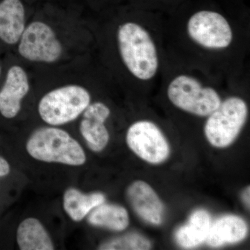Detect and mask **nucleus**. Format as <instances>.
I'll return each mask as SVG.
<instances>
[{"label":"nucleus","instance_id":"18","mask_svg":"<svg viewBox=\"0 0 250 250\" xmlns=\"http://www.w3.org/2000/svg\"><path fill=\"white\" fill-rule=\"evenodd\" d=\"M152 248L150 241L139 233H133L120 238H114L104 243L100 250H149Z\"/></svg>","mask_w":250,"mask_h":250},{"label":"nucleus","instance_id":"8","mask_svg":"<svg viewBox=\"0 0 250 250\" xmlns=\"http://www.w3.org/2000/svg\"><path fill=\"white\" fill-rule=\"evenodd\" d=\"M126 143L136 155L150 164H161L170 155L165 136L152 121L142 120L133 123L126 134Z\"/></svg>","mask_w":250,"mask_h":250},{"label":"nucleus","instance_id":"23","mask_svg":"<svg viewBox=\"0 0 250 250\" xmlns=\"http://www.w3.org/2000/svg\"><path fill=\"white\" fill-rule=\"evenodd\" d=\"M1 65H0V76H1Z\"/></svg>","mask_w":250,"mask_h":250},{"label":"nucleus","instance_id":"19","mask_svg":"<svg viewBox=\"0 0 250 250\" xmlns=\"http://www.w3.org/2000/svg\"><path fill=\"white\" fill-rule=\"evenodd\" d=\"M187 0H126L125 4L151 12L166 14Z\"/></svg>","mask_w":250,"mask_h":250},{"label":"nucleus","instance_id":"9","mask_svg":"<svg viewBox=\"0 0 250 250\" xmlns=\"http://www.w3.org/2000/svg\"><path fill=\"white\" fill-rule=\"evenodd\" d=\"M30 90L27 72L21 65H12L8 69L0 90V113L7 119L18 116L23 99Z\"/></svg>","mask_w":250,"mask_h":250},{"label":"nucleus","instance_id":"6","mask_svg":"<svg viewBox=\"0 0 250 250\" xmlns=\"http://www.w3.org/2000/svg\"><path fill=\"white\" fill-rule=\"evenodd\" d=\"M248 117L246 102L236 95L228 97L207 117L205 125L206 137L214 147H228L241 132Z\"/></svg>","mask_w":250,"mask_h":250},{"label":"nucleus","instance_id":"20","mask_svg":"<svg viewBox=\"0 0 250 250\" xmlns=\"http://www.w3.org/2000/svg\"><path fill=\"white\" fill-rule=\"evenodd\" d=\"M92 3L99 9L110 10L123 4H125L126 0H90Z\"/></svg>","mask_w":250,"mask_h":250},{"label":"nucleus","instance_id":"13","mask_svg":"<svg viewBox=\"0 0 250 250\" xmlns=\"http://www.w3.org/2000/svg\"><path fill=\"white\" fill-rule=\"evenodd\" d=\"M248 234V226L243 218L236 215H226L218 219L208 231L207 241L208 246L217 248L228 243L243 241Z\"/></svg>","mask_w":250,"mask_h":250},{"label":"nucleus","instance_id":"10","mask_svg":"<svg viewBox=\"0 0 250 250\" xmlns=\"http://www.w3.org/2000/svg\"><path fill=\"white\" fill-rule=\"evenodd\" d=\"M111 115V110L103 102L91 103L82 113L80 132L93 152L103 151L109 141V134L105 123Z\"/></svg>","mask_w":250,"mask_h":250},{"label":"nucleus","instance_id":"7","mask_svg":"<svg viewBox=\"0 0 250 250\" xmlns=\"http://www.w3.org/2000/svg\"><path fill=\"white\" fill-rule=\"evenodd\" d=\"M18 52L27 62L52 64L61 60L63 45L54 28L45 21H31L20 38Z\"/></svg>","mask_w":250,"mask_h":250},{"label":"nucleus","instance_id":"4","mask_svg":"<svg viewBox=\"0 0 250 250\" xmlns=\"http://www.w3.org/2000/svg\"><path fill=\"white\" fill-rule=\"evenodd\" d=\"M29 155L36 160L65 165H83L84 151L76 140L64 130L46 126L33 133L27 143Z\"/></svg>","mask_w":250,"mask_h":250},{"label":"nucleus","instance_id":"14","mask_svg":"<svg viewBox=\"0 0 250 250\" xmlns=\"http://www.w3.org/2000/svg\"><path fill=\"white\" fill-rule=\"evenodd\" d=\"M210 226L209 213L205 210H197L190 215L188 223L177 230L176 241L186 249L195 248L207 240Z\"/></svg>","mask_w":250,"mask_h":250},{"label":"nucleus","instance_id":"5","mask_svg":"<svg viewBox=\"0 0 250 250\" xmlns=\"http://www.w3.org/2000/svg\"><path fill=\"white\" fill-rule=\"evenodd\" d=\"M90 103L91 95L86 88L67 84L46 93L39 102L38 109L42 121L56 126L76 120Z\"/></svg>","mask_w":250,"mask_h":250},{"label":"nucleus","instance_id":"1","mask_svg":"<svg viewBox=\"0 0 250 250\" xmlns=\"http://www.w3.org/2000/svg\"><path fill=\"white\" fill-rule=\"evenodd\" d=\"M161 19L167 60L241 80L249 52L248 0H187Z\"/></svg>","mask_w":250,"mask_h":250},{"label":"nucleus","instance_id":"2","mask_svg":"<svg viewBox=\"0 0 250 250\" xmlns=\"http://www.w3.org/2000/svg\"><path fill=\"white\" fill-rule=\"evenodd\" d=\"M121 19L114 31L118 62L128 81L148 85L162 81L166 64L161 14L118 6Z\"/></svg>","mask_w":250,"mask_h":250},{"label":"nucleus","instance_id":"16","mask_svg":"<svg viewBox=\"0 0 250 250\" xmlns=\"http://www.w3.org/2000/svg\"><path fill=\"white\" fill-rule=\"evenodd\" d=\"M105 196L101 192L83 194L76 188L67 189L63 196V207L74 221H81L95 207L104 203Z\"/></svg>","mask_w":250,"mask_h":250},{"label":"nucleus","instance_id":"3","mask_svg":"<svg viewBox=\"0 0 250 250\" xmlns=\"http://www.w3.org/2000/svg\"><path fill=\"white\" fill-rule=\"evenodd\" d=\"M211 78L216 77L166 59L161 82H166V95L176 108L193 116L207 118L223 101L218 90L207 83Z\"/></svg>","mask_w":250,"mask_h":250},{"label":"nucleus","instance_id":"17","mask_svg":"<svg viewBox=\"0 0 250 250\" xmlns=\"http://www.w3.org/2000/svg\"><path fill=\"white\" fill-rule=\"evenodd\" d=\"M88 221L93 226L123 231L129 225V218L124 207L103 203L94 208L88 216Z\"/></svg>","mask_w":250,"mask_h":250},{"label":"nucleus","instance_id":"11","mask_svg":"<svg viewBox=\"0 0 250 250\" xmlns=\"http://www.w3.org/2000/svg\"><path fill=\"white\" fill-rule=\"evenodd\" d=\"M127 197L140 218L153 225H159L163 223L164 205L149 184L143 181L134 182L128 188Z\"/></svg>","mask_w":250,"mask_h":250},{"label":"nucleus","instance_id":"12","mask_svg":"<svg viewBox=\"0 0 250 250\" xmlns=\"http://www.w3.org/2000/svg\"><path fill=\"white\" fill-rule=\"evenodd\" d=\"M27 24L23 0H0V42L8 46L17 45Z\"/></svg>","mask_w":250,"mask_h":250},{"label":"nucleus","instance_id":"22","mask_svg":"<svg viewBox=\"0 0 250 250\" xmlns=\"http://www.w3.org/2000/svg\"><path fill=\"white\" fill-rule=\"evenodd\" d=\"M243 200L246 202L247 206L250 207V187H248L243 194Z\"/></svg>","mask_w":250,"mask_h":250},{"label":"nucleus","instance_id":"21","mask_svg":"<svg viewBox=\"0 0 250 250\" xmlns=\"http://www.w3.org/2000/svg\"><path fill=\"white\" fill-rule=\"evenodd\" d=\"M10 172V166L4 158L0 157V177L7 175Z\"/></svg>","mask_w":250,"mask_h":250},{"label":"nucleus","instance_id":"15","mask_svg":"<svg viewBox=\"0 0 250 250\" xmlns=\"http://www.w3.org/2000/svg\"><path fill=\"white\" fill-rule=\"evenodd\" d=\"M17 242L22 250H52L54 246L50 236L38 219L29 218L20 224Z\"/></svg>","mask_w":250,"mask_h":250}]
</instances>
